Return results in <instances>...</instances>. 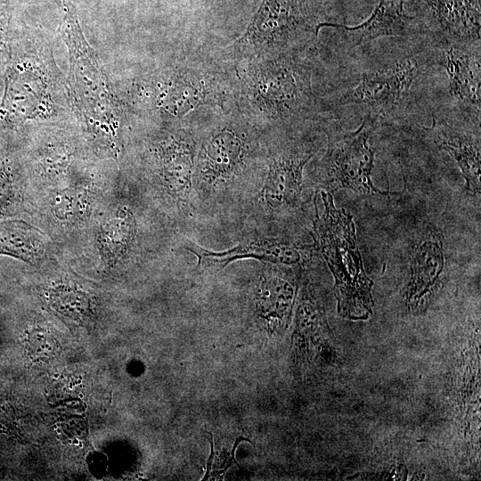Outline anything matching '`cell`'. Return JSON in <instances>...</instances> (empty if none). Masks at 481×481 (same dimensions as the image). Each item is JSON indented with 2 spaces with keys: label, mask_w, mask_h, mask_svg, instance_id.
<instances>
[{
  "label": "cell",
  "mask_w": 481,
  "mask_h": 481,
  "mask_svg": "<svg viewBox=\"0 0 481 481\" xmlns=\"http://www.w3.org/2000/svg\"><path fill=\"white\" fill-rule=\"evenodd\" d=\"M404 2L405 0H379L371 16L356 26L321 22L319 29L330 27L342 30L353 46L379 37L405 36L410 18L404 13Z\"/></svg>",
  "instance_id": "obj_14"
},
{
  "label": "cell",
  "mask_w": 481,
  "mask_h": 481,
  "mask_svg": "<svg viewBox=\"0 0 481 481\" xmlns=\"http://www.w3.org/2000/svg\"><path fill=\"white\" fill-rule=\"evenodd\" d=\"M379 116L370 113L355 131L330 139L321 165L328 185L362 194H387L377 189L371 180L374 150L370 137Z\"/></svg>",
  "instance_id": "obj_5"
},
{
  "label": "cell",
  "mask_w": 481,
  "mask_h": 481,
  "mask_svg": "<svg viewBox=\"0 0 481 481\" xmlns=\"http://www.w3.org/2000/svg\"><path fill=\"white\" fill-rule=\"evenodd\" d=\"M420 73L413 59H404L387 68L364 73L359 83L340 95L339 102L365 104L389 110L406 95Z\"/></svg>",
  "instance_id": "obj_10"
},
{
  "label": "cell",
  "mask_w": 481,
  "mask_h": 481,
  "mask_svg": "<svg viewBox=\"0 0 481 481\" xmlns=\"http://www.w3.org/2000/svg\"><path fill=\"white\" fill-rule=\"evenodd\" d=\"M10 0H0V6H4L9 3Z\"/></svg>",
  "instance_id": "obj_24"
},
{
  "label": "cell",
  "mask_w": 481,
  "mask_h": 481,
  "mask_svg": "<svg viewBox=\"0 0 481 481\" xmlns=\"http://www.w3.org/2000/svg\"><path fill=\"white\" fill-rule=\"evenodd\" d=\"M46 235L21 220L0 221V255L39 264L50 252Z\"/></svg>",
  "instance_id": "obj_17"
},
{
  "label": "cell",
  "mask_w": 481,
  "mask_h": 481,
  "mask_svg": "<svg viewBox=\"0 0 481 481\" xmlns=\"http://www.w3.org/2000/svg\"><path fill=\"white\" fill-rule=\"evenodd\" d=\"M246 135L232 127L212 131L195 157L192 206L212 207L239 192L250 155Z\"/></svg>",
  "instance_id": "obj_4"
},
{
  "label": "cell",
  "mask_w": 481,
  "mask_h": 481,
  "mask_svg": "<svg viewBox=\"0 0 481 481\" xmlns=\"http://www.w3.org/2000/svg\"><path fill=\"white\" fill-rule=\"evenodd\" d=\"M137 224L134 212L121 206L98 228L96 244L100 258L106 269H113L125 262L135 242Z\"/></svg>",
  "instance_id": "obj_16"
},
{
  "label": "cell",
  "mask_w": 481,
  "mask_h": 481,
  "mask_svg": "<svg viewBox=\"0 0 481 481\" xmlns=\"http://www.w3.org/2000/svg\"><path fill=\"white\" fill-rule=\"evenodd\" d=\"M444 261L443 246L438 240H425L416 249L405 291V304L410 311L426 307L440 281Z\"/></svg>",
  "instance_id": "obj_13"
},
{
  "label": "cell",
  "mask_w": 481,
  "mask_h": 481,
  "mask_svg": "<svg viewBox=\"0 0 481 481\" xmlns=\"http://www.w3.org/2000/svg\"><path fill=\"white\" fill-rule=\"evenodd\" d=\"M429 131L436 144L448 152L457 162L469 192L479 194L481 170L479 141L469 135L451 129H441L435 125Z\"/></svg>",
  "instance_id": "obj_18"
},
{
  "label": "cell",
  "mask_w": 481,
  "mask_h": 481,
  "mask_svg": "<svg viewBox=\"0 0 481 481\" xmlns=\"http://www.w3.org/2000/svg\"><path fill=\"white\" fill-rule=\"evenodd\" d=\"M480 46L451 45L441 54L440 63L449 79V92L461 103L480 112Z\"/></svg>",
  "instance_id": "obj_12"
},
{
  "label": "cell",
  "mask_w": 481,
  "mask_h": 481,
  "mask_svg": "<svg viewBox=\"0 0 481 481\" xmlns=\"http://www.w3.org/2000/svg\"><path fill=\"white\" fill-rule=\"evenodd\" d=\"M70 110L66 78L49 43L39 34L9 57L0 102V129L55 118Z\"/></svg>",
  "instance_id": "obj_2"
},
{
  "label": "cell",
  "mask_w": 481,
  "mask_h": 481,
  "mask_svg": "<svg viewBox=\"0 0 481 481\" xmlns=\"http://www.w3.org/2000/svg\"><path fill=\"white\" fill-rule=\"evenodd\" d=\"M322 211L315 205L313 247L319 251L333 277L339 315L351 321L367 320L372 314V281L367 276L356 244L353 216L335 207L330 193L321 192Z\"/></svg>",
  "instance_id": "obj_3"
},
{
  "label": "cell",
  "mask_w": 481,
  "mask_h": 481,
  "mask_svg": "<svg viewBox=\"0 0 481 481\" xmlns=\"http://www.w3.org/2000/svg\"><path fill=\"white\" fill-rule=\"evenodd\" d=\"M306 0H263L243 39L260 45H283L311 33L316 37L319 25Z\"/></svg>",
  "instance_id": "obj_9"
},
{
  "label": "cell",
  "mask_w": 481,
  "mask_h": 481,
  "mask_svg": "<svg viewBox=\"0 0 481 481\" xmlns=\"http://www.w3.org/2000/svg\"><path fill=\"white\" fill-rule=\"evenodd\" d=\"M13 183L12 165L2 163L0 165V215H4L12 204L17 202Z\"/></svg>",
  "instance_id": "obj_22"
},
{
  "label": "cell",
  "mask_w": 481,
  "mask_h": 481,
  "mask_svg": "<svg viewBox=\"0 0 481 481\" xmlns=\"http://www.w3.org/2000/svg\"><path fill=\"white\" fill-rule=\"evenodd\" d=\"M91 204L89 190L84 186L67 188L55 193L50 200V210L61 223H75L82 219Z\"/></svg>",
  "instance_id": "obj_20"
},
{
  "label": "cell",
  "mask_w": 481,
  "mask_h": 481,
  "mask_svg": "<svg viewBox=\"0 0 481 481\" xmlns=\"http://www.w3.org/2000/svg\"><path fill=\"white\" fill-rule=\"evenodd\" d=\"M56 2L61 12L58 31L69 57L66 81L70 110L91 144L118 159L124 149L122 102L83 33L74 3Z\"/></svg>",
  "instance_id": "obj_1"
},
{
  "label": "cell",
  "mask_w": 481,
  "mask_h": 481,
  "mask_svg": "<svg viewBox=\"0 0 481 481\" xmlns=\"http://www.w3.org/2000/svg\"><path fill=\"white\" fill-rule=\"evenodd\" d=\"M255 293L257 315L270 322L289 318L295 297V286L285 266L262 263Z\"/></svg>",
  "instance_id": "obj_15"
},
{
  "label": "cell",
  "mask_w": 481,
  "mask_h": 481,
  "mask_svg": "<svg viewBox=\"0 0 481 481\" xmlns=\"http://www.w3.org/2000/svg\"><path fill=\"white\" fill-rule=\"evenodd\" d=\"M52 307L62 316L79 322L92 314L90 296L69 282H56L47 292Z\"/></svg>",
  "instance_id": "obj_19"
},
{
  "label": "cell",
  "mask_w": 481,
  "mask_h": 481,
  "mask_svg": "<svg viewBox=\"0 0 481 481\" xmlns=\"http://www.w3.org/2000/svg\"><path fill=\"white\" fill-rule=\"evenodd\" d=\"M184 248L197 257L198 265L217 270L236 260L255 259L301 272L308 255L307 246H299L289 240L260 231L244 235L234 247L224 251L209 250L190 240Z\"/></svg>",
  "instance_id": "obj_8"
},
{
  "label": "cell",
  "mask_w": 481,
  "mask_h": 481,
  "mask_svg": "<svg viewBox=\"0 0 481 481\" xmlns=\"http://www.w3.org/2000/svg\"><path fill=\"white\" fill-rule=\"evenodd\" d=\"M74 155L71 144L65 141L53 140L38 151L37 167L39 175L47 179L59 177L67 171Z\"/></svg>",
  "instance_id": "obj_21"
},
{
  "label": "cell",
  "mask_w": 481,
  "mask_h": 481,
  "mask_svg": "<svg viewBox=\"0 0 481 481\" xmlns=\"http://www.w3.org/2000/svg\"><path fill=\"white\" fill-rule=\"evenodd\" d=\"M10 19L9 7L7 5L0 6V68L6 61H9L10 57L7 45Z\"/></svg>",
  "instance_id": "obj_23"
},
{
  "label": "cell",
  "mask_w": 481,
  "mask_h": 481,
  "mask_svg": "<svg viewBox=\"0 0 481 481\" xmlns=\"http://www.w3.org/2000/svg\"><path fill=\"white\" fill-rule=\"evenodd\" d=\"M451 44L480 46V0H419Z\"/></svg>",
  "instance_id": "obj_11"
},
{
  "label": "cell",
  "mask_w": 481,
  "mask_h": 481,
  "mask_svg": "<svg viewBox=\"0 0 481 481\" xmlns=\"http://www.w3.org/2000/svg\"><path fill=\"white\" fill-rule=\"evenodd\" d=\"M314 152L313 149L290 147L269 159L261 186L249 194L251 210L259 224L301 205L303 170Z\"/></svg>",
  "instance_id": "obj_7"
},
{
  "label": "cell",
  "mask_w": 481,
  "mask_h": 481,
  "mask_svg": "<svg viewBox=\"0 0 481 481\" xmlns=\"http://www.w3.org/2000/svg\"><path fill=\"white\" fill-rule=\"evenodd\" d=\"M196 141L183 131L167 134L151 146L150 165L155 183L182 215H191Z\"/></svg>",
  "instance_id": "obj_6"
}]
</instances>
